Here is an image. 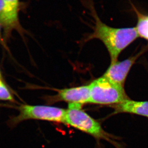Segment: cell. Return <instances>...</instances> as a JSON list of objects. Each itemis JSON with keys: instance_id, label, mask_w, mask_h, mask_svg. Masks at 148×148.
I'll return each instance as SVG.
<instances>
[{"instance_id": "1", "label": "cell", "mask_w": 148, "mask_h": 148, "mask_svg": "<svg viewBox=\"0 0 148 148\" xmlns=\"http://www.w3.org/2000/svg\"><path fill=\"white\" fill-rule=\"evenodd\" d=\"M88 6L94 18V26L92 32L88 35L83 41L86 42L93 39L100 40L108 51L111 63H114L123 51L139 37L135 27H111L100 19L91 4H88Z\"/></svg>"}, {"instance_id": "2", "label": "cell", "mask_w": 148, "mask_h": 148, "mask_svg": "<svg viewBox=\"0 0 148 148\" xmlns=\"http://www.w3.org/2000/svg\"><path fill=\"white\" fill-rule=\"evenodd\" d=\"M80 104L69 103L66 110L63 123L94 137L98 140H103L113 143L112 136L106 132L101 124L81 109Z\"/></svg>"}, {"instance_id": "3", "label": "cell", "mask_w": 148, "mask_h": 148, "mask_svg": "<svg viewBox=\"0 0 148 148\" xmlns=\"http://www.w3.org/2000/svg\"><path fill=\"white\" fill-rule=\"evenodd\" d=\"M89 87L91 103L112 106L130 99L124 87L115 84L103 75L93 80Z\"/></svg>"}, {"instance_id": "4", "label": "cell", "mask_w": 148, "mask_h": 148, "mask_svg": "<svg viewBox=\"0 0 148 148\" xmlns=\"http://www.w3.org/2000/svg\"><path fill=\"white\" fill-rule=\"evenodd\" d=\"M18 109V114L9 121L12 126L29 119L63 123L66 112L64 109L46 106L21 105Z\"/></svg>"}, {"instance_id": "5", "label": "cell", "mask_w": 148, "mask_h": 148, "mask_svg": "<svg viewBox=\"0 0 148 148\" xmlns=\"http://www.w3.org/2000/svg\"><path fill=\"white\" fill-rule=\"evenodd\" d=\"M3 7L0 13V25L4 37L8 38L13 31L21 34L25 32L19 19L20 9L19 0H3Z\"/></svg>"}, {"instance_id": "6", "label": "cell", "mask_w": 148, "mask_h": 148, "mask_svg": "<svg viewBox=\"0 0 148 148\" xmlns=\"http://www.w3.org/2000/svg\"><path fill=\"white\" fill-rule=\"evenodd\" d=\"M145 50H142L138 53L122 61H117L111 63L103 76L110 81L118 85L124 87L125 80L131 67L135 63L137 59L144 53Z\"/></svg>"}, {"instance_id": "7", "label": "cell", "mask_w": 148, "mask_h": 148, "mask_svg": "<svg viewBox=\"0 0 148 148\" xmlns=\"http://www.w3.org/2000/svg\"><path fill=\"white\" fill-rule=\"evenodd\" d=\"M49 99L51 103L63 101L67 102L69 104L74 103L83 106L90 103V87L89 85L82 86L60 90L56 95Z\"/></svg>"}, {"instance_id": "8", "label": "cell", "mask_w": 148, "mask_h": 148, "mask_svg": "<svg viewBox=\"0 0 148 148\" xmlns=\"http://www.w3.org/2000/svg\"><path fill=\"white\" fill-rule=\"evenodd\" d=\"M111 106L114 109V114L128 113L148 118V101H135L128 99Z\"/></svg>"}, {"instance_id": "9", "label": "cell", "mask_w": 148, "mask_h": 148, "mask_svg": "<svg viewBox=\"0 0 148 148\" xmlns=\"http://www.w3.org/2000/svg\"><path fill=\"white\" fill-rule=\"evenodd\" d=\"M137 16V26L135 29L138 37H141L148 42V14H144L133 6Z\"/></svg>"}, {"instance_id": "10", "label": "cell", "mask_w": 148, "mask_h": 148, "mask_svg": "<svg viewBox=\"0 0 148 148\" xmlns=\"http://www.w3.org/2000/svg\"><path fill=\"white\" fill-rule=\"evenodd\" d=\"M0 100L14 101V98L6 84L0 78Z\"/></svg>"}, {"instance_id": "11", "label": "cell", "mask_w": 148, "mask_h": 148, "mask_svg": "<svg viewBox=\"0 0 148 148\" xmlns=\"http://www.w3.org/2000/svg\"><path fill=\"white\" fill-rule=\"evenodd\" d=\"M3 7V0H0V13L1 12Z\"/></svg>"}, {"instance_id": "12", "label": "cell", "mask_w": 148, "mask_h": 148, "mask_svg": "<svg viewBox=\"0 0 148 148\" xmlns=\"http://www.w3.org/2000/svg\"><path fill=\"white\" fill-rule=\"evenodd\" d=\"M1 25H0V40L1 39Z\"/></svg>"}, {"instance_id": "13", "label": "cell", "mask_w": 148, "mask_h": 148, "mask_svg": "<svg viewBox=\"0 0 148 148\" xmlns=\"http://www.w3.org/2000/svg\"><path fill=\"white\" fill-rule=\"evenodd\" d=\"M1 72H0V78H1Z\"/></svg>"}]
</instances>
